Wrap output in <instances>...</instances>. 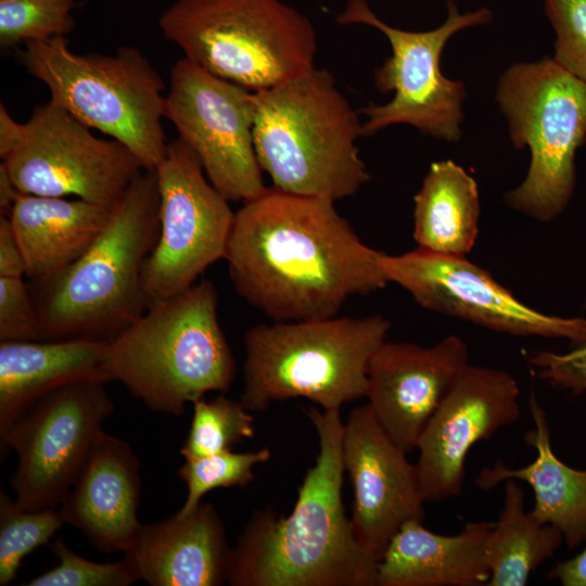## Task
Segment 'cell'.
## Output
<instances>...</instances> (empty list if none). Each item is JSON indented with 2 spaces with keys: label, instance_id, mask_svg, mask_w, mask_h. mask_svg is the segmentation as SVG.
<instances>
[{
  "label": "cell",
  "instance_id": "9a60e30c",
  "mask_svg": "<svg viewBox=\"0 0 586 586\" xmlns=\"http://www.w3.org/2000/svg\"><path fill=\"white\" fill-rule=\"evenodd\" d=\"M388 282L406 290L423 308L515 336L586 341V319L563 318L531 308L466 256L417 247L399 255L382 252Z\"/></svg>",
  "mask_w": 586,
  "mask_h": 586
},
{
  "label": "cell",
  "instance_id": "9c48e42d",
  "mask_svg": "<svg viewBox=\"0 0 586 586\" xmlns=\"http://www.w3.org/2000/svg\"><path fill=\"white\" fill-rule=\"evenodd\" d=\"M497 101L513 145L531 151L527 175L505 203L549 221L574 191L575 154L586 141V81L545 56L510 66L500 78Z\"/></svg>",
  "mask_w": 586,
  "mask_h": 586
},
{
  "label": "cell",
  "instance_id": "8fae6325",
  "mask_svg": "<svg viewBox=\"0 0 586 586\" xmlns=\"http://www.w3.org/2000/svg\"><path fill=\"white\" fill-rule=\"evenodd\" d=\"M101 381H79L39 398L0 426L1 451L18 458L11 477L27 510L61 505L115 406Z\"/></svg>",
  "mask_w": 586,
  "mask_h": 586
},
{
  "label": "cell",
  "instance_id": "5b68a950",
  "mask_svg": "<svg viewBox=\"0 0 586 586\" xmlns=\"http://www.w3.org/2000/svg\"><path fill=\"white\" fill-rule=\"evenodd\" d=\"M106 370L149 409L178 417L206 393L227 392L235 360L214 283L203 279L151 304L109 342Z\"/></svg>",
  "mask_w": 586,
  "mask_h": 586
},
{
  "label": "cell",
  "instance_id": "83f0119b",
  "mask_svg": "<svg viewBox=\"0 0 586 586\" xmlns=\"http://www.w3.org/2000/svg\"><path fill=\"white\" fill-rule=\"evenodd\" d=\"M64 520L59 510H27L0 493V585L14 581L22 561L49 543Z\"/></svg>",
  "mask_w": 586,
  "mask_h": 586
},
{
  "label": "cell",
  "instance_id": "cb8c5ba5",
  "mask_svg": "<svg viewBox=\"0 0 586 586\" xmlns=\"http://www.w3.org/2000/svg\"><path fill=\"white\" fill-rule=\"evenodd\" d=\"M528 407L535 426L524 440L536 450L535 459L521 468L498 461L483 468L475 482L482 489L509 479L527 483L535 499L531 512L540 523L556 526L572 549L586 540V470L569 467L553 453L548 419L535 393L530 396Z\"/></svg>",
  "mask_w": 586,
  "mask_h": 586
},
{
  "label": "cell",
  "instance_id": "5bb4252c",
  "mask_svg": "<svg viewBox=\"0 0 586 586\" xmlns=\"http://www.w3.org/2000/svg\"><path fill=\"white\" fill-rule=\"evenodd\" d=\"M255 91L220 78L184 56L170 69L165 118L200 158L206 177L229 201L264 193L253 138Z\"/></svg>",
  "mask_w": 586,
  "mask_h": 586
},
{
  "label": "cell",
  "instance_id": "30bf717a",
  "mask_svg": "<svg viewBox=\"0 0 586 586\" xmlns=\"http://www.w3.org/2000/svg\"><path fill=\"white\" fill-rule=\"evenodd\" d=\"M443 25L428 31L395 28L380 20L366 0H347L339 15L342 25L364 24L383 33L392 47V55L374 72V84L382 92H394L383 105L369 104L360 110L366 116L362 136L395 124H407L425 135L446 141L461 137L464 85L446 78L440 60L448 39L457 31L488 23L493 13L486 8L460 13L453 1Z\"/></svg>",
  "mask_w": 586,
  "mask_h": 586
},
{
  "label": "cell",
  "instance_id": "4316f807",
  "mask_svg": "<svg viewBox=\"0 0 586 586\" xmlns=\"http://www.w3.org/2000/svg\"><path fill=\"white\" fill-rule=\"evenodd\" d=\"M190 429L181 447L186 460L232 450L245 438L254 436V418L241 400L222 393L206 400L192 403Z\"/></svg>",
  "mask_w": 586,
  "mask_h": 586
},
{
  "label": "cell",
  "instance_id": "277c9868",
  "mask_svg": "<svg viewBox=\"0 0 586 586\" xmlns=\"http://www.w3.org/2000/svg\"><path fill=\"white\" fill-rule=\"evenodd\" d=\"M255 101V153L275 188L335 202L369 181L356 145L362 123L329 71L314 66Z\"/></svg>",
  "mask_w": 586,
  "mask_h": 586
},
{
  "label": "cell",
  "instance_id": "ba28073f",
  "mask_svg": "<svg viewBox=\"0 0 586 586\" xmlns=\"http://www.w3.org/2000/svg\"><path fill=\"white\" fill-rule=\"evenodd\" d=\"M158 26L186 59L251 91L315 66L311 22L280 0H177Z\"/></svg>",
  "mask_w": 586,
  "mask_h": 586
},
{
  "label": "cell",
  "instance_id": "f546056e",
  "mask_svg": "<svg viewBox=\"0 0 586 586\" xmlns=\"http://www.w3.org/2000/svg\"><path fill=\"white\" fill-rule=\"evenodd\" d=\"M75 0H0V46L65 37L75 26Z\"/></svg>",
  "mask_w": 586,
  "mask_h": 586
},
{
  "label": "cell",
  "instance_id": "836d02e7",
  "mask_svg": "<svg viewBox=\"0 0 586 586\" xmlns=\"http://www.w3.org/2000/svg\"><path fill=\"white\" fill-rule=\"evenodd\" d=\"M532 373L559 390L586 391V341L566 353L537 351L527 357Z\"/></svg>",
  "mask_w": 586,
  "mask_h": 586
},
{
  "label": "cell",
  "instance_id": "52a82bcc",
  "mask_svg": "<svg viewBox=\"0 0 586 586\" xmlns=\"http://www.w3.org/2000/svg\"><path fill=\"white\" fill-rule=\"evenodd\" d=\"M50 99L91 129L126 148L145 170L164 160L165 81L135 47L113 54L73 52L65 37L29 41L18 52Z\"/></svg>",
  "mask_w": 586,
  "mask_h": 586
},
{
  "label": "cell",
  "instance_id": "e575fe53",
  "mask_svg": "<svg viewBox=\"0 0 586 586\" xmlns=\"http://www.w3.org/2000/svg\"><path fill=\"white\" fill-rule=\"evenodd\" d=\"M26 276L25 259L8 216L0 215V277Z\"/></svg>",
  "mask_w": 586,
  "mask_h": 586
},
{
  "label": "cell",
  "instance_id": "8d00e7d4",
  "mask_svg": "<svg viewBox=\"0 0 586 586\" xmlns=\"http://www.w3.org/2000/svg\"><path fill=\"white\" fill-rule=\"evenodd\" d=\"M21 123L14 120L7 107L0 105V157L4 158L15 145L21 131Z\"/></svg>",
  "mask_w": 586,
  "mask_h": 586
},
{
  "label": "cell",
  "instance_id": "484cf974",
  "mask_svg": "<svg viewBox=\"0 0 586 586\" xmlns=\"http://www.w3.org/2000/svg\"><path fill=\"white\" fill-rule=\"evenodd\" d=\"M502 509L494 522L485 549L489 569L487 586H524L531 574L563 542L553 525L540 523L524 508L523 487L514 479L505 481Z\"/></svg>",
  "mask_w": 586,
  "mask_h": 586
},
{
  "label": "cell",
  "instance_id": "f1b7e54d",
  "mask_svg": "<svg viewBox=\"0 0 586 586\" xmlns=\"http://www.w3.org/2000/svg\"><path fill=\"white\" fill-rule=\"evenodd\" d=\"M271 451L263 447L254 451L234 453L227 450L186 460L178 475L187 488L186 500L176 512L186 515L195 509L203 496L216 488L244 487L255 477L253 469L268 461Z\"/></svg>",
  "mask_w": 586,
  "mask_h": 586
},
{
  "label": "cell",
  "instance_id": "d6986e66",
  "mask_svg": "<svg viewBox=\"0 0 586 586\" xmlns=\"http://www.w3.org/2000/svg\"><path fill=\"white\" fill-rule=\"evenodd\" d=\"M140 491L137 456L127 442L102 430L59 511L97 549L125 553L142 526Z\"/></svg>",
  "mask_w": 586,
  "mask_h": 586
},
{
  "label": "cell",
  "instance_id": "ffe728a7",
  "mask_svg": "<svg viewBox=\"0 0 586 586\" xmlns=\"http://www.w3.org/2000/svg\"><path fill=\"white\" fill-rule=\"evenodd\" d=\"M231 548L215 506L142 524L125 557L151 586H218L228 582Z\"/></svg>",
  "mask_w": 586,
  "mask_h": 586
},
{
  "label": "cell",
  "instance_id": "74e56055",
  "mask_svg": "<svg viewBox=\"0 0 586 586\" xmlns=\"http://www.w3.org/2000/svg\"><path fill=\"white\" fill-rule=\"evenodd\" d=\"M22 192L11 178L7 167L0 164V215L9 216Z\"/></svg>",
  "mask_w": 586,
  "mask_h": 586
},
{
  "label": "cell",
  "instance_id": "d6a6232c",
  "mask_svg": "<svg viewBox=\"0 0 586 586\" xmlns=\"http://www.w3.org/2000/svg\"><path fill=\"white\" fill-rule=\"evenodd\" d=\"M40 341L34 295L23 277H0V342Z\"/></svg>",
  "mask_w": 586,
  "mask_h": 586
},
{
  "label": "cell",
  "instance_id": "4fadbf2b",
  "mask_svg": "<svg viewBox=\"0 0 586 586\" xmlns=\"http://www.w3.org/2000/svg\"><path fill=\"white\" fill-rule=\"evenodd\" d=\"M155 171L160 233L141 278L148 307L190 288L225 258L235 214L206 177L198 155L179 138L168 143Z\"/></svg>",
  "mask_w": 586,
  "mask_h": 586
},
{
  "label": "cell",
  "instance_id": "7c38bea8",
  "mask_svg": "<svg viewBox=\"0 0 586 586\" xmlns=\"http://www.w3.org/2000/svg\"><path fill=\"white\" fill-rule=\"evenodd\" d=\"M91 130L50 99L21 125L2 163L24 194L74 195L112 209L144 169L124 144Z\"/></svg>",
  "mask_w": 586,
  "mask_h": 586
},
{
  "label": "cell",
  "instance_id": "7a4b0ae2",
  "mask_svg": "<svg viewBox=\"0 0 586 586\" xmlns=\"http://www.w3.org/2000/svg\"><path fill=\"white\" fill-rule=\"evenodd\" d=\"M305 413L319 450L293 510L255 511L231 548L232 586H377L379 559L356 538L342 501L344 423L340 410Z\"/></svg>",
  "mask_w": 586,
  "mask_h": 586
},
{
  "label": "cell",
  "instance_id": "2e32d148",
  "mask_svg": "<svg viewBox=\"0 0 586 586\" xmlns=\"http://www.w3.org/2000/svg\"><path fill=\"white\" fill-rule=\"evenodd\" d=\"M520 388L507 371L469 364L426 423L416 464L423 498L440 502L461 494L471 447L515 422Z\"/></svg>",
  "mask_w": 586,
  "mask_h": 586
},
{
  "label": "cell",
  "instance_id": "d590c367",
  "mask_svg": "<svg viewBox=\"0 0 586 586\" xmlns=\"http://www.w3.org/2000/svg\"><path fill=\"white\" fill-rule=\"evenodd\" d=\"M546 578L559 581L564 586H586V548L577 556L555 565Z\"/></svg>",
  "mask_w": 586,
  "mask_h": 586
},
{
  "label": "cell",
  "instance_id": "6da1fadb",
  "mask_svg": "<svg viewBox=\"0 0 586 586\" xmlns=\"http://www.w3.org/2000/svg\"><path fill=\"white\" fill-rule=\"evenodd\" d=\"M382 252L365 244L334 201L267 188L235 212L225 258L237 293L275 321L332 318L383 289Z\"/></svg>",
  "mask_w": 586,
  "mask_h": 586
},
{
  "label": "cell",
  "instance_id": "4dcf8cb0",
  "mask_svg": "<svg viewBox=\"0 0 586 586\" xmlns=\"http://www.w3.org/2000/svg\"><path fill=\"white\" fill-rule=\"evenodd\" d=\"M51 549L59 564L27 582V586H129L139 581L124 556L116 562L99 563L71 550L61 539Z\"/></svg>",
  "mask_w": 586,
  "mask_h": 586
},
{
  "label": "cell",
  "instance_id": "d4e9b609",
  "mask_svg": "<svg viewBox=\"0 0 586 586\" xmlns=\"http://www.w3.org/2000/svg\"><path fill=\"white\" fill-rule=\"evenodd\" d=\"M480 199L475 180L453 161L431 164L415 195L413 239L419 247L466 256L479 234Z\"/></svg>",
  "mask_w": 586,
  "mask_h": 586
},
{
  "label": "cell",
  "instance_id": "7402d4cb",
  "mask_svg": "<svg viewBox=\"0 0 586 586\" xmlns=\"http://www.w3.org/2000/svg\"><path fill=\"white\" fill-rule=\"evenodd\" d=\"M107 345L87 339L0 342V426L59 387L110 382Z\"/></svg>",
  "mask_w": 586,
  "mask_h": 586
},
{
  "label": "cell",
  "instance_id": "603a6c76",
  "mask_svg": "<svg viewBox=\"0 0 586 586\" xmlns=\"http://www.w3.org/2000/svg\"><path fill=\"white\" fill-rule=\"evenodd\" d=\"M112 209L85 200L22 193L9 218L26 276L46 282L76 262L104 229Z\"/></svg>",
  "mask_w": 586,
  "mask_h": 586
},
{
  "label": "cell",
  "instance_id": "e0dca14e",
  "mask_svg": "<svg viewBox=\"0 0 586 586\" xmlns=\"http://www.w3.org/2000/svg\"><path fill=\"white\" fill-rule=\"evenodd\" d=\"M342 461L353 488V532L380 559L405 523L424 519L417 467L368 404L352 410L344 423Z\"/></svg>",
  "mask_w": 586,
  "mask_h": 586
},
{
  "label": "cell",
  "instance_id": "44dd1931",
  "mask_svg": "<svg viewBox=\"0 0 586 586\" xmlns=\"http://www.w3.org/2000/svg\"><path fill=\"white\" fill-rule=\"evenodd\" d=\"M494 522L474 521L455 535L405 523L378 562L377 586H481L491 573L485 558Z\"/></svg>",
  "mask_w": 586,
  "mask_h": 586
},
{
  "label": "cell",
  "instance_id": "ac0fdd59",
  "mask_svg": "<svg viewBox=\"0 0 586 586\" xmlns=\"http://www.w3.org/2000/svg\"><path fill=\"white\" fill-rule=\"evenodd\" d=\"M459 335L432 346L384 341L368 366V405L388 436L407 454L469 365Z\"/></svg>",
  "mask_w": 586,
  "mask_h": 586
},
{
  "label": "cell",
  "instance_id": "3957f363",
  "mask_svg": "<svg viewBox=\"0 0 586 586\" xmlns=\"http://www.w3.org/2000/svg\"><path fill=\"white\" fill-rule=\"evenodd\" d=\"M160 233L155 169L131 182L91 246L52 279L35 283L40 341L110 342L148 308L142 271Z\"/></svg>",
  "mask_w": 586,
  "mask_h": 586
},
{
  "label": "cell",
  "instance_id": "1f68e13d",
  "mask_svg": "<svg viewBox=\"0 0 586 586\" xmlns=\"http://www.w3.org/2000/svg\"><path fill=\"white\" fill-rule=\"evenodd\" d=\"M555 33L553 60L586 81V0H544Z\"/></svg>",
  "mask_w": 586,
  "mask_h": 586
},
{
  "label": "cell",
  "instance_id": "8992f818",
  "mask_svg": "<svg viewBox=\"0 0 586 586\" xmlns=\"http://www.w3.org/2000/svg\"><path fill=\"white\" fill-rule=\"evenodd\" d=\"M390 329L381 315L256 324L244 335L240 400L250 411L291 398L340 410L366 397L370 359Z\"/></svg>",
  "mask_w": 586,
  "mask_h": 586
}]
</instances>
